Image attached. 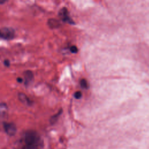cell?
Wrapping results in <instances>:
<instances>
[{"instance_id": "9a60e30c", "label": "cell", "mask_w": 149, "mask_h": 149, "mask_svg": "<svg viewBox=\"0 0 149 149\" xmlns=\"http://www.w3.org/2000/svg\"><path fill=\"white\" fill-rule=\"evenodd\" d=\"M4 149H5V148H4Z\"/></svg>"}, {"instance_id": "7a4b0ae2", "label": "cell", "mask_w": 149, "mask_h": 149, "mask_svg": "<svg viewBox=\"0 0 149 149\" xmlns=\"http://www.w3.org/2000/svg\"><path fill=\"white\" fill-rule=\"evenodd\" d=\"M0 36L4 40H12L15 36V31L11 27H4L1 28L0 30Z\"/></svg>"}, {"instance_id": "5bb4252c", "label": "cell", "mask_w": 149, "mask_h": 149, "mask_svg": "<svg viewBox=\"0 0 149 149\" xmlns=\"http://www.w3.org/2000/svg\"><path fill=\"white\" fill-rule=\"evenodd\" d=\"M17 81L19 83H22L23 81V79L22 78H21V77H17Z\"/></svg>"}, {"instance_id": "ba28073f", "label": "cell", "mask_w": 149, "mask_h": 149, "mask_svg": "<svg viewBox=\"0 0 149 149\" xmlns=\"http://www.w3.org/2000/svg\"><path fill=\"white\" fill-rule=\"evenodd\" d=\"M62 109H60L59 110V111L55 113V115H54L53 116H52L51 117V119H50V122L51 124H54L58 120V119L59 118V117L60 116L61 114L62 113Z\"/></svg>"}, {"instance_id": "52a82bcc", "label": "cell", "mask_w": 149, "mask_h": 149, "mask_svg": "<svg viewBox=\"0 0 149 149\" xmlns=\"http://www.w3.org/2000/svg\"><path fill=\"white\" fill-rule=\"evenodd\" d=\"M47 23L49 27L52 29L57 28L60 26V22H59V20L55 19H49L48 20Z\"/></svg>"}, {"instance_id": "9c48e42d", "label": "cell", "mask_w": 149, "mask_h": 149, "mask_svg": "<svg viewBox=\"0 0 149 149\" xmlns=\"http://www.w3.org/2000/svg\"><path fill=\"white\" fill-rule=\"evenodd\" d=\"M7 109H8V107L6 104L3 102H1L0 105V111H1V115L2 116H4L6 114L7 112Z\"/></svg>"}, {"instance_id": "277c9868", "label": "cell", "mask_w": 149, "mask_h": 149, "mask_svg": "<svg viewBox=\"0 0 149 149\" xmlns=\"http://www.w3.org/2000/svg\"><path fill=\"white\" fill-rule=\"evenodd\" d=\"M3 127L5 133L9 136H12L15 134L16 132V127L14 123L9 122H3Z\"/></svg>"}, {"instance_id": "4fadbf2b", "label": "cell", "mask_w": 149, "mask_h": 149, "mask_svg": "<svg viewBox=\"0 0 149 149\" xmlns=\"http://www.w3.org/2000/svg\"><path fill=\"white\" fill-rule=\"evenodd\" d=\"M3 64H4V65H5V66L8 67V66H9V65H10V62H9V60L5 59V60H4V61H3Z\"/></svg>"}, {"instance_id": "6da1fadb", "label": "cell", "mask_w": 149, "mask_h": 149, "mask_svg": "<svg viewBox=\"0 0 149 149\" xmlns=\"http://www.w3.org/2000/svg\"><path fill=\"white\" fill-rule=\"evenodd\" d=\"M44 141L41 136L36 131L25 132L15 145V149H42Z\"/></svg>"}, {"instance_id": "8992f818", "label": "cell", "mask_w": 149, "mask_h": 149, "mask_svg": "<svg viewBox=\"0 0 149 149\" xmlns=\"http://www.w3.org/2000/svg\"><path fill=\"white\" fill-rule=\"evenodd\" d=\"M18 98L19 100L23 103L27 105H31L32 104V101L31 100L27 97V95L22 93H20L18 94Z\"/></svg>"}, {"instance_id": "30bf717a", "label": "cell", "mask_w": 149, "mask_h": 149, "mask_svg": "<svg viewBox=\"0 0 149 149\" xmlns=\"http://www.w3.org/2000/svg\"><path fill=\"white\" fill-rule=\"evenodd\" d=\"M80 86L84 89H87L88 87V82L87 81L84 79H82L80 81Z\"/></svg>"}, {"instance_id": "7c38bea8", "label": "cell", "mask_w": 149, "mask_h": 149, "mask_svg": "<svg viewBox=\"0 0 149 149\" xmlns=\"http://www.w3.org/2000/svg\"><path fill=\"white\" fill-rule=\"evenodd\" d=\"M70 50L72 53H77L78 52V49L75 45H72L70 47Z\"/></svg>"}, {"instance_id": "3957f363", "label": "cell", "mask_w": 149, "mask_h": 149, "mask_svg": "<svg viewBox=\"0 0 149 149\" xmlns=\"http://www.w3.org/2000/svg\"><path fill=\"white\" fill-rule=\"evenodd\" d=\"M59 16L63 22H66L71 24H74V21L72 19V18L69 16V12L66 8L63 7L59 10Z\"/></svg>"}, {"instance_id": "5b68a950", "label": "cell", "mask_w": 149, "mask_h": 149, "mask_svg": "<svg viewBox=\"0 0 149 149\" xmlns=\"http://www.w3.org/2000/svg\"><path fill=\"white\" fill-rule=\"evenodd\" d=\"M24 83L27 86H29L31 82H32L33 79V74L30 70H26L24 72Z\"/></svg>"}, {"instance_id": "8fae6325", "label": "cell", "mask_w": 149, "mask_h": 149, "mask_svg": "<svg viewBox=\"0 0 149 149\" xmlns=\"http://www.w3.org/2000/svg\"><path fill=\"white\" fill-rule=\"evenodd\" d=\"M82 94H81V93L79 91H76L74 94V97L76 98V99H79L81 98Z\"/></svg>"}]
</instances>
